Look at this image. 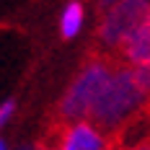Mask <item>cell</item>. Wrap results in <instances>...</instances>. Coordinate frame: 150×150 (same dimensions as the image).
Instances as JSON below:
<instances>
[{"mask_svg":"<svg viewBox=\"0 0 150 150\" xmlns=\"http://www.w3.org/2000/svg\"><path fill=\"white\" fill-rule=\"evenodd\" d=\"M11 109H13V104H5V106H3V119H8V114H11Z\"/></svg>","mask_w":150,"mask_h":150,"instance_id":"obj_7","label":"cell"},{"mask_svg":"<svg viewBox=\"0 0 150 150\" xmlns=\"http://www.w3.org/2000/svg\"><path fill=\"white\" fill-rule=\"evenodd\" d=\"M114 67H117V57L104 54V52H91L75 70L73 80L67 86V93L60 98V104L49 114V119L62 127H70V129L78 124H86L96 98L111 80Z\"/></svg>","mask_w":150,"mask_h":150,"instance_id":"obj_2","label":"cell"},{"mask_svg":"<svg viewBox=\"0 0 150 150\" xmlns=\"http://www.w3.org/2000/svg\"><path fill=\"white\" fill-rule=\"evenodd\" d=\"M109 145L111 140L101 137L91 124H78L67 132L62 150H109Z\"/></svg>","mask_w":150,"mask_h":150,"instance_id":"obj_4","label":"cell"},{"mask_svg":"<svg viewBox=\"0 0 150 150\" xmlns=\"http://www.w3.org/2000/svg\"><path fill=\"white\" fill-rule=\"evenodd\" d=\"M109 150H122V148L117 145V142H114V140H111V145H109Z\"/></svg>","mask_w":150,"mask_h":150,"instance_id":"obj_8","label":"cell"},{"mask_svg":"<svg viewBox=\"0 0 150 150\" xmlns=\"http://www.w3.org/2000/svg\"><path fill=\"white\" fill-rule=\"evenodd\" d=\"M145 109H150V91L140 70L117 60L114 75L96 98L86 124H91L106 140H117L124 127L135 122Z\"/></svg>","mask_w":150,"mask_h":150,"instance_id":"obj_1","label":"cell"},{"mask_svg":"<svg viewBox=\"0 0 150 150\" xmlns=\"http://www.w3.org/2000/svg\"><path fill=\"white\" fill-rule=\"evenodd\" d=\"M127 150H150V137L142 140V142H137V145H132V148H127Z\"/></svg>","mask_w":150,"mask_h":150,"instance_id":"obj_6","label":"cell"},{"mask_svg":"<svg viewBox=\"0 0 150 150\" xmlns=\"http://www.w3.org/2000/svg\"><path fill=\"white\" fill-rule=\"evenodd\" d=\"M80 21H83V5L80 3H70L65 16H62V36H73L75 31L80 29Z\"/></svg>","mask_w":150,"mask_h":150,"instance_id":"obj_5","label":"cell"},{"mask_svg":"<svg viewBox=\"0 0 150 150\" xmlns=\"http://www.w3.org/2000/svg\"><path fill=\"white\" fill-rule=\"evenodd\" d=\"M150 21V3H111L98 8L96 23V49L104 54H117L124 39H129Z\"/></svg>","mask_w":150,"mask_h":150,"instance_id":"obj_3","label":"cell"}]
</instances>
